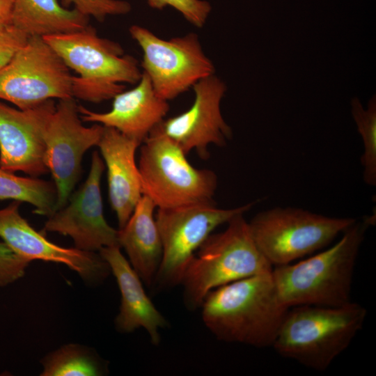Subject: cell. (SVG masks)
Returning <instances> with one entry per match:
<instances>
[{
	"label": "cell",
	"instance_id": "obj_1",
	"mask_svg": "<svg viewBox=\"0 0 376 376\" xmlns=\"http://www.w3.org/2000/svg\"><path fill=\"white\" fill-rule=\"evenodd\" d=\"M201 307L204 324L218 340L256 347L272 346L289 308L272 272L217 288Z\"/></svg>",
	"mask_w": 376,
	"mask_h": 376
},
{
	"label": "cell",
	"instance_id": "obj_2",
	"mask_svg": "<svg viewBox=\"0 0 376 376\" xmlns=\"http://www.w3.org/2000/svg\"><path fill=\"white\" fill-rule=\"evenodd\" d=\"M372 217L356 221L332 246L295 264L273 267L279 297L288 308L340 306L350 302L354 269Z\"/></svg>",
	"mask_w": 376,
	"mask_h": 376
},
{
	"label": "cell",
	"instance_id": "obj_3",
	"mask_svg": "<svg viewBox=\"0 0 376 376\" xmlns=\"http://www.w3.org/2000/svg\"><path fill=\"white\" fill-rule=\"evenodd\" d=\"M366 315L363 306L352 301L340 306L290 307L272 347L283 357L324 370L350 345Z\"/></svg>",
	"mask_w": 376,
	"mask_h": 376
},
{
	"label": "cell",
	"instance_id": "obj_4",
	"mask_svg": "<svg viewBox=\"0 0 376 376\" xmlns=\"http://www.w3.org/2000/svg\"><path fill=\"white\" fill-rule=\"evenodd\" d=\"M61 58L73 76V97L94 103L113 98L141 79L135 58L124 55L121 45L99 36L88 25L82 30L42 38Z\"/></svg>",
	"mask_w": 376,
	"mask_h": 376
},
{
	"label": "cell",
	"instance_id": "obj_5",
	"mask_svg": "<svg viewBox=\"0 0 376 376\" xmlns=\"http://www.w3.org/2000/svg\"><path fill=\"white\" fill-rule=\"evenodd\" d=\"M244 214L230 220L224 231L212 233L189 260L180 283L187 308L201 307L206 295L217 288L272 271L256 245Z\"/></svg>",
	"mask_w": 376,
	"mask_h": 376
},
{
	"label": "cell",
	"instance_id": "obj_6",
	"mask_svg": "<svg viewBox=\"0 0 376 376\" xmlns=\"http://www.w3.org/2000/svg\"><path fill=\"white\" fill-rule=\"evenodd\" d=\"M161 123L141 148L138 168L142 194L158 208L213 202L218 184L216 173L194 167L187 155L164 132Z\"/></svg>",
	"mask_w": 376,
	"mask_h": 376
},
{
	"label": "cell",
	"instance_id": "obj_7",
	"mask_svg": "<svg viewBox=\"0 0 376 376\" xmlns=\"http://www.w3.org/2000/svg\"><path fill=\"white\" fill-rule=\"evenodd\" d=\"M357 221L294 207H275L248 222L259 251L273 266H281L320 250Z\"/></svg>",
	"mask_w": 376,
	"mask_h": 376
},
{
	"label": "cell",
	"instance_id": "obj_8",
	"mask_svg": "<svg viewBox=\"0 0 376 376\" xmlns=\"http://www.w3.org/2000/svg\"><path fill=\"white\" fill-rule=\"evenodd\" d=\"M255 203L233 208L218 207L213 202L172 208H158L155 220L162 244V257L153 284H180L196 251L218 226L248 212Z\"/></svg>",
	"mask_w": 376,
	"mask_h": 376
},
{
	"label": "cell",
	"instance_id": "obj_9",
	"mask_svg": "<svg viewBox=\"0 0 376 376\" xmlns=\"http://www.w3.org/2000/svg\"><path fill=\"white\" fill-rule=\"evenodd\" d=\"M72 88L70 69L42 37H29L0 69V99L20 109L73 97Z\"/></svg>",
	"mask_w": 376,
	"mask_h": 376
},
{
	"label": "cell",
	"instance_id": "obj_10",
	"mask_svg": "<svg viewBox=\"0 0 376 376\" xmlns=\"http://www.w3.org/2000/svg\"><path fill=\"white\" fill-rule=\"evenodd\" d=\"M129 32L142 50L143 72L156 94L166 101L214 74V66L194 33L164 40L139 25H132Z\"/></svg>",
	"mask_w": 376,
	"mask_h": 376
},
{
	"label": "cell",
	"instance_id": "obj_11",
	"mask_svg": "<svg viewBox=\"0 0 376 376\" xmlns=\"http://www.w3.org/2000/svg\"><path fill=\"white\" fill-rule=\"evenodd\" d=\"M58 100L43 132L45 162L57 191L56 210L66 204L80 179L83 156L97 146L104 127L84 126L74 97Z\"/></svg>",
	"mask_w": 376,
	"mask_h": 376
},
{
	"label": "cell",
	"instance_id": "obj_12",
	"mask_svg": "<svg viewBox=\"0 0 376 376\" xmlns=\"http://www.w3.org/2000/svg\"><path fill=\"white\" fill-rule=\"evenodd\" d=\"M105 164L94 151L87 179L69 197L66 204L47 217L43 231L70 236L75 248L90 252L119 246L118 230L105 219L100 181Z\"/></svg>",
	"mask_w": 376,
	"mask_h": 376
},
{
	"label": "cell",
	"instance_id": "obj_13",
	"mask_svg": "<svg viewBox=\"0 0 376 376\" xmlns=\"http://www.w3.org/2000/svg\"><path fill=\"white\" fill-rule=\"evenodd\" d=\"M192 88L195 97L191 107L164 120L161 125L166 135L185 155L194 150L201 158L206 159L210 156L209 145L224 146L233 136L220 109L226 86L214 74L199 80Z\"/></svg>",
	"mask_w": 376,
	"mask_h": 376
},
{
	"label": "cell",
	"instance_id": "obj_14",
	"mask_svg": "<svg viewBox=\"0 0 376 376\" xmlns=\"http://www.w3.org/2000/svg\"><path fill=\"white\" fill-rule=\"evenodd\" d=\"M21 203L13 201L0 210V237L15 253L31 262L41 260L65 265L87 283H97L107 277L111 271L100 255L50 242L22 217Z\"/></svg>",
	"mask_w": 376,
	"mask_h": 376
},
{
	"label": "cell",
	"instance_id": "obj_15",
	"mask_svg": "<svg viewBox=\"0 0 376 376\" xmlns=\"http://www.w3.org/2000/svg\"><path fill=\"white\" fill-rule=\"evenodd\" d=\"M56 108L54 100L20 109L0 102V168L31 177L47 173L43 132Z\"/></svg>",
	"mask_w": 376,
	"mask_h": 376
},
{
	"label": "cell",
	"instance_id": "obj_16",
	"mask_svg": "<svg viewBox=\"0 0 376 376\" xmlns=\"http://www.w3.org/2000/svg\"><path fill=\"white\" fill-rule=\"evenodd\" d=\"M113 99L111 109L105 113L79 105L81 120L114 128L140 144L164 120L169 110L168 101L156 94L143 72L134 88L118 93Z\"/></svg>",
	"mask_w": 376,
	"mask_h": 376
},
{
	"label": "cell",
	"instance_id": "obj_17",
	"mask_svg": "<svg viewBox=\"0 0 376 376\" xmlns=\"http://www.w3.org/2000/svg\"><path fill=\"white\" fill-rule=\"evenodd\" d=\"M97 146L107 169L108 194L119 229L124 227L143 196L135 153L140 143L117 130L104 126Z\"/></svg>",
	"mask_w": 376,
	"mask_h": 376
},
{
	"label": "cell",
	"instance_id": "obj_18",
	"mask_svg": "<svg viewBox=\"0 0 376 376\" xmlns=\"http://www.w3.org/2000/svg\"><path fill=\"white\" fill-rule=\"evenodd\" d=\"M99 253L115 276L120 292L116 328L123 333L143 328L151 343L159 345V329L166 327L167 321L146 295L142 280L122 254L119 246L103 247Z\"/></svg>",
	"mask_w": 376,
	"mask_h": 376
},
{
	"label": "cell",
	"instance_id": "obj_19",
	"mask_svg": "<svg viewBox=\"0 0 376 376\" xmlns=\"http://www.w3.org/2000/svg\"><path fill=\"white\" fill-rule=\"evenodd\" d=\"M155 207L152 200L143 195L126 224L118 230L119 246L124 249L132 267L148 286L154 283L162 257Z\"/></svg>",
	"mask_w": 376,
	"mask_h": 376
},
{
	"label": "cell",
	"instance_id": "obj_20",
	"mask_svg": "<svg viewBox=\"0 0 376 376\" xmlns=\"http://www.w3.org/2000/svg\"><path fill=\"white\" fill-rule=\"evenodd\" d=\"M88 22L89 17L61 6L57 0L14 1L12 25L29 37L78 31Z\"/></svg>",
	"mask_w": 376,
	"mask_h": 376
},
{
	"label": "cell",
	"instance_id": "obj_21",
	"mask_svg": "<svg viewBox=\"0 0 376 376\" xmlns=\"http://www.w3.org/2000/svg\"><path fill=\"white\" fill-rule=\"evenodd\" d=\"M28 203L35 214L49 217L56 210L57 191L54 182L38 177H21L0 168V200Z\"/></svg>",
	"mask_w": 376,
	"mask_h": 376
},
{
	"label": "cell",
	"instance_id": "obj_22",
	"mask_svg": "<svg viewBox=\"0 0 376 376\" xmlns=\"http://www.w3.org/2000/svg\"><path fill=\"white\" fill-rule=\"evenodd\" d=\"M42 376H99L107 366L91 349L77 344L65 345L49 353L41 361Z\"/></svg>",
	"mask_w": 376,
	"mask_h": 376
},
{
	"label": "cell",
	"instance_id": "obj_23",
	"mask_svg": "<svg viewBox=\"0 0 376 376\" xmlns=\"http://www.w3.org/2000/svg\"><path fill=\"white\" fill-rule=\"evenodd\" d=\"M351 113L363 143L361 157L363 179L370 186L376 185V97L374 95L364 109L360 100H351Z\"/></svg>",
	"mask_w": 376,
	"mask_h": 376
},
{
	"label": "cell",
	"instance_id": "obj_24",
	"mask_svg": "<svg viewBox=\"0 0 376 376\" xmlns=\"http://www.w3.org/2000/svg\"><path fill=\"white\" fill-rule=\"evenodd\" d=\"M153 9L162 10L171 7L180 13L191 24L203 27L212 10L210 2L205 0H146Z\"/></svg>",
	"mask_w": 376,
	"mask_h": 376
},
{
	"label": "cell",
	"instance_id": "obj_25",
	"mask_svg": "<svg viewBox=\"0 0 376 376\" xmlns=\"http://www.w3.org/2000/svg\"><path fill=\"white\" fill-rule=\"evenodd\" d=\"M65 8H74L88 17L104 21L110 15H126L132 10L131 4L124 0H61Z\"/></svg>",
	"mask_w": 376,
	"mask_h": 376
},
{
	"label": "cell",
	"instance_id": "obj_26",
	"mask_svg": "<svg viewBox=\"0 0 376 376\" xmlns=\"http://www.w3.org/2000/svg\"><path fill=\"white\" fill-rule=\"evenodd\" d=\"M30 263L15 253L4 242H0V287L22 278Z\"/></svg>",
	"mask_w": 376,
	"mask_h": 376
},
{
	"label": "cell",
	"instance_id": "obj_27",
	"mask_svg": "<svg viewBox=\"0 0 376 376\" xmlns=\"http://www.w3.org/2000/svg\"><path fill=\"white\" fill-rule=\"evenodd\" d=\"M29 37L13 26L0 29V69L11 60Z\"/></svg>",
	"mask_w": 376,
	"mask_h": 376
},
{
	"label": "cell",
	"instance_id": "obj_28",
	"mask_svg": "<svg viewBox=\"0 0 376 376\" xmlns=\"http://www.w3.org/2000/svg\"><path fill=\"white\" fill-rule=\"evenodd\" d=\"M15 0H0V29L12 25Z\"/></svg>",
	"mask_w": 376,
	"mask_h": 376
}]
</instances>
